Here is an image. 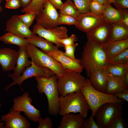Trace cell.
Here are the masks:
<instances>
[{
	"instance_id": "obj_1",
	"label": "cell",
	"mask_w": 128,
	"mask_h": 128,
	"mask_svg": "<svg viewBox=\"0 0 128 128\" xmlns=\"http://www.w3.org/2000/svg\"><path fill=\"white\" fill-rule=\"evenodd\" d=\"M80 63L88 78L94 71L104 68L107 64L103 46L87 40L83 47Z\"/></svg>"
},
{
	"instance_id": "obj_2",
	"label": "cell",
	"mask_w": 128,
	"mask_h": 128,
	"mask_svg": "<svg viewBox=\"0 0 128 128\" xmlns=\"http://www.w3.org/2000/svg\"><path fill=\"white\" fill-rule=\"evenodd\" d=\"M35 78L37 82L38 92L44 93L47 98L49 114L57 116L59 113V93L57 84V79L55 75L49 78L35 77Z\"/></svg>"
},
{
	"instance_id": "obj_3",
	"label": "cell",
	"mask_w": 128,
	"mask_h": 128,
	"mask_svg": "<svg viewBox=\"0 0 128 128\" xmlns=\"http://www.w3.org/2000/svg\"><path fill=\"white\" fill-rule=\"evenodd\" d=\"M59 113L63 116L71 113H79L85 119L90 110L89 105L81 91L68 94L59 97Z\"/></svg>"
},
{
	"instance_id": "obj_4",
	"label": "cell",
	"mask_w": 128,
	"mask_h": 128,
	"mask_svg": "<svg viewBox=\"0 0 128 128\" xmlns=\"http://www.w3.org/2000/svg\"><path fill=\"white\" fill-rule=\"evenodd\" d=\"M81 91L87 102L94 117L98 108L105 103L114 102L123 104L125 101L118 98L115 95L99 91L91 85L88 78L86 79Z\"/></svg>"
},
{
	"instance_id": "obj_5",
	"label": "cell",
	"mask_w": 128,
	"mask_h": 128,
	"mask_svg": "<svg viewBox=\"0 0 128 128\" xmlns=\"http://www.w3.org/2000/svg\"><path fill=\"white\" fill-rule=\"evenodd\" d=\"M25 46L31 61L37 66L51 70L55 73L57 79L62 77L66 72L61 64L48 54L30 43H28Z\"/></svg>"
},
{
	"instance_id": "obj_6",
	"label": "cell",
	"mask_w": 128,
	"mask_h": 128,
	"mask_svg": "<svg viewBox=\"0 0 128 128\" xmlns=\"http://www.w3.org/2000/svg\"><path fill=\"white\" fill-rule=\"evenodd\" d=\"M122 104L117 102L107 103L98 108L94 117L100 128H109L115 119L122 116Z\"/></svg>"
},
{
	"instance_id": "obj_7",
	"label": "cell",
	"mask_w": 128,
	"mask_h": 128,
	"mask_svg": "<svg viewBox=\"0 0 128 128\" xmlns=\"http://www.w3.org/2000/svg\"><path fill=\"white\" fill-rule=\"evenodd\" d=\"M86 79L80 73L66 71L64 76L58 79L57 81L59 94L64 96L69 94L80 91Z\"/></svg>"
},
{
	"instance_id": "obj_8",
	"label": "cell",
	"mask_w": 128,
	"mask_h": 128,
	"mask_svg": "<svg viewBox=\"0 0 128 128\" xmlns=\"http://www.w3.org/2000/svg\"><path fill=\"white\" fill-rule=\"evenodd\" d=\"M13 101L14 104L12 108L14 110L20 112H23L27 117L33 122H38L41 116V112L31 104L32 100L27 92L17 96Z\"/></svg>"
},
{
	"instance_id": "obj_9",
	"label": "cell",
	"mask_w": 128,
	"mask_h": 128,
	"mask_svg": "<svg viewBox=\"0 0 128 128\" xmlns=\"http://www.w3.org/2000/svg\"><path fill=\"white\" fill-rule=\"evenodd\" d=\"M32 31L35 34L55 44L58 48L64 47L63 44L59 42L58 39L68 37L67 29L66 27L62 26L49 29L36 24L33 27Z\"/></svg>"
},
{
	"instance_id": "obj_10",
	"label": "cell",
	"mask_w": 128,
	"mask_h": 128,
	"mask_svg": "<svg viewBox=\"0 0 128 128\" xmlns=\"http://www.w3.org/2000/svg\"><path fill=\"white\" fill-rule=\"evenodd\" d=\"M59 16L56 9L47 0L43 8L36 18V24L46 29L54 28L58 26Z\"/></svg>"
},
{
	"instance_id": "obj_11",
	"label": "cell",
	"mask_w": 128,
	"mask_h": 128,
	"mask_svg": "<svg viewBox=\"0 0 128 128\" xmlns=\"http://www.w3.org/2000/svg\"><path fill=\"white\" fill-rule=\"evenodd\" d=\"M31 65L25 68L23 70L22 74L19 77L13 79V82L8 85L5 88V91H7L12 86L16 84L19 85L22 91L23 89L21 85L22 82L25 80L33 77H41L49 78L55 73L51 70L46 68H43L37 66L31 61Z\"/></svg>"
},
{
	"instance_id": "obj_12",
	"label": "cell",
	"mask_w": 128,
	"mask_h": 128,
	"mask_svg": "<svg viewBox=\"0 0 128 128\" xmlns=\"http://www.w3.org/2000/svg\"><path fill=\"white\" fill-rule=\"evenodd\" d=\"M111 24L103 20L87 33V40L103 46L110 40Z\"/></svg>"
},
{
	"instance_id": "obj_13",
	"label": "cell",
	"mask_w": 128,
	"mask_h": 128,
	"mask_svg": "<svg viewBox=\"0 0 128 128\" xmlns=\"http://www.w3.org/2000/svg\"><path fill=\"white\" fill-rule=\"evenodd\" d=\"M20 113L12 108L9 113L1 115L0 120L5 122L4 128H30V123Z\"/></svg>"
},
{
	"instance_id": "obj_14",
	"label": "cell",
	"mask_w": 128,
	"mask_h": 128,
	"mask_svg": "<svg viewBox=\"0 0 128 128\" xmlns=\"http://www.w3.org/2000/svg\"><path fill=\"white\" fill-rule=\"evenodd\" d=\"M104 20L102 16L91 12L81 14L77 18L75 27L86 34L98 25Z\"/></svg>"
},
{
	"instance_id": "obj_15",
	"label": "cell",
	"mask_w": 128,
	"mask_h": 128,
	"mask_svg": "<svg viewBox=\"0 0 128 128\" xmlns=\"http://www.w3.org/2000/svg\"><path fill=\"white\" fill-rule=\"evenodd\" d=\"M5 31L27 39L37 36L20 20L18 15L12 16L7 21Z\"/></svg>"
},
{
	"instance_id": "obj_16",
	"label": "cell",
	"mask_w": 128,
	"mask_h": 128,
	"mask_svg": "<svg viewBox=\"0 0 128 128\" xmlns=\"http://www.w3.org/2000/svg\"><path fill=\"white\" fill-rule=\"evenodd\" d=\"M59 62L66 71L75 72L81 73L83 68L80 63V59L74 60L65 56L63 52L58 49L48 54Z\"/></svg>"
},
{
	"instance_id": "obj_17",
	"label": "cell",
	"mask_w": 128,
	"mask_h": 128,
	"mask_svg": "<svg viewBox=\"0 0 128 128\" xmlns=\"http://www.w3.org/2000/svg\"><path fill=\"white\" fill-rule=\"evenodd\" d=\"M18 54V51L9 48L0 49V64L4 71L14 70Z\"/></svg>"
},
{
	"instance_id": "obj_18",
	"label": "cell",
	"mask_w": 128,
	"mask_h": 128,
	"mask_svg": "<svg viewBox=\"0 0 128 128\" xmlns=\"http://www.w3.org/2000/svg\"><path fill=\"white\" fill-rule=\"evenodd\" d=\"M25 46L19 47L18 55L14 70V73L12 74H8V76L12 78V79L20 76L23 69L30 66L31 64V61L28 59L30 56L27 51Z\"/></svg>"
},
{
	"instance_id": "obj_19",
	"label": "cell",
	"mask_w": 128,
	"mask_h": 128,
	"mask_svg": "<svg viewBox=\"0 0 128 128\" xmlns=\"http://www.w3.org/2000/svg\"><path fill=\"white\" fill-rule=\"evenodd\" d=\"M108 73L104 68L95 70L90 74L88 78L92 86L95 89L105 93Z\"/></svg>"
},
{
	"instance_id": "obj_20",
	"label": "cell",
	"mask_w": 128,
	"mask_h": 128,
	"mask_svg": "<svg viewBox=\"0 0 128 128\" xmlns=\"http://www.w3.org/2000/svg\"><path fill=\"white\" fill-rule=\"evenodd\" d=\"M103 46L107 61L128 48V38L119 41H109Z\"/></svg>"
},
{
	"instance_id": "obj_21",
	"label": "cell",
	"mask_w": 128,
	"mask_h": 128,
	"mask_svg": "<svg viewBox=\"0 0 128 128\" xmlns=\"http://www.w3.org/2000/svg\"><path fill=\"white\" fill-rule=\"evenodd\" d=\"M108 74L105 93L114 95L128 89L125 87L122 77L113 76L108 73Z\"/></svg>"
},
{
	"instance_id": "obj_22",
	"label": "cell",
	"mask_w": 128,
	"mask_h": 128,
	"mask_svg": "<svg viewBox=\"0 0 128 128\" xmlns=\"http://www.w3.org/2000/svg\"><path fill=\"white\" fill-rule=\"evenodd\" d=\"M85 119L79 113H69L63 116L58 128H81Z\"/></svg>"
},
{
	"instance_id": "obj_23",
	"label": "cell",
	"mask_w": 128,
	"mask_h": 128,
	"mask_svg": "<svg viewBox=\"0 0 128 128\" xmlns=\"http://www.w3.org/2000/svg\"><path fill=\"white\" fill-rule=\"evenodd\" d=\"M104 5L105 10L102 15L104 20L111 24L122 21L123 18L122 11L115 9L107 3Z\"/></svg>"
},
{
	"instance_id": "obj_24",
	"label": "cell",
	"mask_w": 128,
	"mask_h": 128,
	"mask_svg": "<svg viewBox=\"0 0 128 128\" xmlns=\"http://www.w3.org/2000/svg\"><path fill=\"white\" fill-rule=\"evenodd\" d=\"M127 38L128 27L122 22L111 24L109 41H119Z\"/></svg>"
},
{
	"instance_id": "obj_25",
	"label": "cell",
	"mask_w": 128,
	"mask_h": 128,
	"mask_svg": "<svg viewBox=\"0 0 128 128\" xmlns=\"http://www.w3.org/2000/svg\"><path fill=\"white\" fill-rule=\"evenodd\" d=\"M28 39V43L32 44L37 47L40 48L44 52L47 54L58 48L52 43L39 36H37Z\"/></svg>"
},
{
	"instance_id": "obj_26",
	"label": "cell",
	"mask_w": 128,
	"mask_h": 128,
	"mask_svg": "<svg viewBox=\"0 0 128 128\" xmlns=\"http://www.w3.org/2000/svg\"><path fill=\"white\" fill-rule=\"evenodd\" d=\"M0 41L7 44H14L19 47L25 46L28 43L27 39L8 32L0 37Z\"/></svg>"
},
{
	"instance_id": "obj_27",
	"label": "cell",
	"mask_w": 128,
	"mask_h": 128,
	"mask_svg": "<svg viewBox=\"0 0 128 128\" xmlns=\"http://www.w3.org/2000/svg\"><path fill=\"white\" fill-rule=\"evenodd\" d=\"M60 14L69 15L77 18L81 13L71 0H67L59 9Z\"/></svg>"
},
{
	"instance_id": "obj_28",
	"label": "cell",
	"mask_w": 128,
	"mask_h": 128,
	"mask_svg": "<svg viewBox=\"0 0 128 128\" xmlns=\"http://www.w3.org/2000/svg\"><path fill=\"white\" fill-rule=\"evenodd\" d=\"M104 68L108 73L112 75L122 77L128 72V64H107Z\"/></svg>"
},
{
	"instance_id": "obj_29",
	"label": "cell",
	"mask_w": 128,
	"mask_h": 128,
	"mask_svg": "<svg viewBox=\"0 0 128 128\" xmlns=\"http://www.w3.org/2000/svg\"><path fill=\"white\" fill-rule=\"evenodd\" d=\"M47 0H33L27 7L22 9L21 12L25 13L34 12L38 14L43 8Z\"/></svg>"
},
{
	"instance_id": "obj_30",
	"label": "cell",
	"mask_w": 128,
	"mask_h": 128,
	"mask_svg": "<svg viewBox=\"0 0 128 128\" xmlns=\"http://www.w3.org/2000/svg\"><path fill=\"white\" fill-rule=\"evenodd\" d=\"M107 64H128V48L108 60Z\"/></svg>"
},
{
	"instance_id": "obj_31",
	"label": "cell",
	"mask_w": 128,
	"mask_h": 128,
	"mask_svg": "<svg viewBox=\"0 0 128 128\" xmlns=\"http://www.w3.org/2000/svg\"><path fill=\"white\" fill-rule=\"evenodd\" d=\"M38 14L36 13H29L23 15H18V17L24 25L29 28Z\"/></svg>"
},
{
	"instance_id": "obj_32",
	"label": "cell",
	"mask_w": 128,
	"mask_h": 128,
	"mask_svg": "<svg viewBox=\"0 0 128 128\" xmlns=\"http://www.w3.org/2000/svg\"><path fill=\"white\" fill-rule=\"evenodd\" d=\"M92 0H73L81 14L90 12L89 5Z\"/></svg>"
},
{
	"instance_id": "obj_33",
	"label": "cell",
	"mask_w": 128,
	"mask_h": 128,
	"mask_svg": "<svg viewBox=\"0 0 128 128\" xmlns=\"http://www.w3.org/2000/svg\"><path fill=\"white\" fill-rule=\"evenodd\" d=\"M89 8L90 12L98 16H102L105 10L104 5L94 0L91 2Z\"/></svg>"
},
{
	"instance_id": "obj_34",
	"label": "cell",
	"mask_w": 128,
	"mask_h": 128,
	"mask_svg": "<svg viewBox=\"0 0 128 128\" xmlns=\"http://www.w3.org/2000/svg\"><path fill=\"white\" fill-rule=\"evenodd\" d=\"M77 18L71 16L60 14L58 18V24L66 25H75L76 24Z\"/></svg>"
},
{
	"instance_id": "obj_35",
	"label": "cell",
	"mask_w": 128,
	"mask_h": 128,
	"mask_svg": "<svg viewBox=\"0 0 128 128\" xmlns=\"http://www.w3.org/2000/svg\"><path fill=\"white\" fill-rule=\"evenodd\" d=\"M77 43H74L70 46H64L65 51L63 52L64 55L65 56L73 60H76L78 59L76 58L74 55V52L77 46Z\"/></svg>"
},
{
	"instance_id": "obj_36",
	"label": "cell",
	"mask_w": 128,
	"mask_h": 128,
	"mask_svg": "<svg viewBox=\"0 0 128 128\" xmlns=\"http://www.w3.org/2000/svg\"><path fill=\"white\" fill-rule=\"evenodd\" d=\"M92 113L88 118L84 120L81 128H100L95 120Z\"/></svg>"
},
{
	"instance_id": "obj_37",
	"label": "cell",
	"mask_w": 128,
	"mask_h": 128,
	"mask_svg": "<svg viewBox=\"0 0 128 128\" xmlns=\"http://www.w3.org/2000/svg\"><path fill=\"white\" fill-rule=\"evenodd\" d=\"M39 125L37 128H52V123L51 119L48 117L44 119L40 117L38 122Z\"/></svg>"
},
{
	"instance_id": "obj_38",
	"label": "cell",
	"mask_w": 128,
	"mask_h": 128,
	"mask_svg": "<svg viewBox=\"0 0 128 128\" xmlns=\"http://www.w3.org/2000/svg\"><path fill=\"white\" fill-rule=\"evenodd\" d=\"M126 127V123L122 116L115 119L110 124L109 128H125Z\"/></svg>"
},
{
	"instance_id": "obj_39",
	"label": "cell",
	"mask_w": 128,
	"mask_h": 128,
	"mask_svg": "<svg viewBox=\"0 0 128 128\" xmlns=\"http://www.w3.org/2000/svg\"><path fill=\"white\" fill-rule=\"evenodd\" d=\"M78 40V37L74 34H72L69 37L63 39H59V42L64 46H70L75 43V42Z\"/></svg>"
},
{
	"instance_id": "obj_40",
	"label": "cell",
	"mask_w": 128,
	"mask_h": 128,
	"mask_svg": "<svg viewBox=\"0 0 128 128\" xmlns=\"http://www.w3.org/2000/svg\"><path fill=\"white\" fill-rule=\"evenodd\" d=\"M113 4L117 9L120 11L128 8V0H114Z\"/></svg>"
},
{
	"instance_id": "obj_41",
	"label": "cell",
	"mask_w": 128,
	"mask_h": 128,
	"mask_svg": "<svg viewBox=\"0 0 128 128\" xmlns=\"http://www.w3.org/2000/svg\"><path fill=\"white\" fill-rule=\"evenodd\" d=\"M21 6L20 0H6L5 7L9 9H16Z\"/></svg>"
},
{
	"instance_id": "obj_42",
	"label": "cell",
	"mask_w": 128,
	"mask_h": 128,
	"mask_svg": "<svg viewBox=\"0 0 128 128\" xmlns=\"http://www.w3.org/2000/svg\"><path fill=\"white\" fill-rule=\"evenodd\" d=\"M118 98L128 101V89L123 92L115 94L114 95Z\"/></svg>"
},
{
	"instance_id": "obj_43",
	"label": "cell",
	"mask_w": 128,
	"mask_h": 128,
	"mask_svg": "<svg viewBox=\"0 0 128 128\" xmlns=\"http://www.w3.org/2000/svg\"><path fill=\"white\" fill-rule=\"evenodd\" d=\"M56 9H60L64 3L61 0H48Z\"/></svg>"
},
{
	"instance_id": "obj_44",
	"label": "cell",
	"mask_w": 128,
	"mask_h": 128,
	"mask_svg": "<svg viewBox=\"0 0 128 128\" xmlns=\"http://www.w3.org/2000/svg\"><path fill=\"white\" fill-rule=\"evenodd\" d=\"M122 12L123 14V18L122 22L128 27V10L127 9L122 10Z\"/></svg>"
},
{
	"instance_id": "obj_45",
	"label": "cell",
	"mask_w": 128,
	"mask_h": 128,
	"mask_svg": "<svg viewBox=\"0 0 128 128\" xmlns=\"http://www.w3.org/2000/svg\"><path fill=\"white\" fill-rule=\"evenodd\" d=\"M122 78L125 88L128 89V72L124 75Z\"/></svg>"
},
{
	"instance_id": "obj_46",
	"label": "cell",
	"mask_w": 128,
	"mask_h": 128,
	"mask_svg": "<svg viewBox=\"0 0 128 128\" xmlns=\"http://www.w3.org/2000/svg\"><path fill=\"white\" fill-rule=\"evenodd\" d=\"M33 0H20L21 6L23 8L28 6L31 3Z\"/></svg>"
},
{
	"instance_id": "obj_47",
	"label": "cell",
	"mask_w": 128,
	"mask_h": 128,
	"mask_svg": "<svg viewBox=\"0 0 128 128\" xmlns=\"http://www.w3.org/2000/svg\"><path fill=\"white\" fill-rule=\"evenodd\" d=\"M97 2L101 4L104 5L107 3V0H94Z\"/></svg>"
},
{
	"instance_id": "obj_48",
	"label": "cell",
	"mask_w": 128,
	"mask_h": 128,
	"mask_svg": "<svg viewBox=\"0 0 128 128\" xmlns=\"http://www.w3.org/2000/svg\"><path fill=\"white\" fill-rule=\"evenodd\" d=\"M2 121L0 120V128H4L5 123L4 122H1Z\"/></svg>"
},
{
	"instance_id": "obj_49",
	"label": "cell",
	"mask_w": 128,
	"mask_h": 128,
	"mask_svg": "<svg viewBox=\"0 0 128 128\" xmlns=\"http://www.w3.org/2000/svg\"><path fill=\"white\" fill-rule=\"evenodd\" d=\"M114 0H107V3L111 5V3L114 2Z\"/></svg>"
},
{
	"instance_id": "obj_50",
	"label": "cell",
	"mask_w": 128,
	"mask_h": 128,
	"mask_svg": "<svg viewBox=\"0 0 128 128\" xmlns=\"http://www.w3.org/2000/svg\"><path fill=\"white\" fill-rule=\"evenodd\" d=\"M2 1V0H0V13L1 12L3 11V9L0 5V4Z\"/></svg>"
},
{
	"instance_id": "obj_51",
	"label": "cell",
	"mask_w": 128,
	"mask_h": 128,
	"mask_svg": "<svg viewBox=\"0 0 128 128\" xmlns=\"http://www.w3.org/2000/svg\"><path fill=\"white\" fill-rule=\"evenodd\" d=\"M1 106V104L0 102V107Z\"/></svg>"
}]
</instances>
